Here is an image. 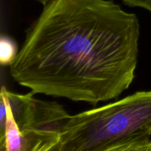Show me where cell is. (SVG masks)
<instances>
[{"label": "cell", "mask_w": 151, "mask_h": 151, "mask_svg": "<svg viewBox=\"0 0 151 151\" xmlns=\"http://www.w3.org/2000/svg\"><path fill=\"white\" fill-rule=\"evenodd\" d=\"M139 24L113 0H51L10 66L33 94L97 105L135 77Z\"/></svg>", "instance_id": "cell-1"}, {"label": "cell", "mask_w": 151, "mask_h": 151, "mask_svg": "<svg viewBox=\"0 0 151 151\" xmlns=\"http://www.w3.org/2000/svg\"><path fill=\"white\" fill-rule=\"evenodd\" d=\"M151 91L70 116L49 151H111L150 139Z\"/></svg>", "instance_id": "cell-2"}, {"label": "cell", "mask_w": 151, "mask_h": 151, "mask_svg": "<svg viewBox=\"0 0 151 151\" xmlns=\"http://www.w3.org/2000/svg\"><path fill=\"white\" fill-rule=\"evenodd\" d=\"M1 93L5 97L20 131L35 130L59 134L70 116L61 105L34 98L32 92L16 94L2 87Z\"/></svg>", "instance_id": "cell-3"}, {"label": "cell", "mask_w": 151, "mask_h": 151, "mask_svg": "<svg viewBox=\"0 0 151 151\" xmlns=\"http://www.w3.org/2000/svg\"><path fill=\"white\" fill-rule=\"evenodd\" d=\"M16 43L9 37L1 35L0 38V63L2 66H10L18 55Z\"/></svg>", "instance_id": "cell-4"}, {"label": "cell", "mask_w": 151, "mask_h": 151, "mask_svg": "<svg viewBox=\"0 0 151 151\" xmlns=\"http://www.w3.org/2000/svg\"><path fill=\"white\" fill-rule=\"evenodd\" d=\"M111 151H151V140L133 143Z\"/></svg>", "instance_id": "cell-5"}, {"label": "cell", "mask_w": 151, "mask_h": 151, "mask_svg": "<svg viewBox=\"0 0 151 151\" xmlns=\"http://www.w3.org/2000/svg\"><path fill=\"white\" fill-rule=\"evenodd\" d=\"M122 2L129 7H139L151 12V0H122Z\"/></svg>", "instance_id": "cell-6"}, {"label": "cell", "mask_w": 151, "mask_h": 151, "mask_svg": "<svg viewBox=\"0 0 151 151\" xmlns=\"http://www.w3.org/2000/svg\"><path fill=\"white\" fill-rule=\"evenodd\" d=\"M36 1H38V2H40V3H41L42 4H44V5H46L47 3L50 2L51 0H36Z\"/></svg>", "instance_id": "cell-7"}, {"label": "cell", "mask_w": 151, "mask_h": 151, "mask_svg": "<svg viewBox=\"0 0 151 151\" xmlns=\"http://www.w3.org/2000/svg\"><path fill=\"white\" fill-rule=\"evenodd\" d=\"M0 151H5V149L2 145H0Z\"/></svg>", "instance_id": "cell-8"}]
</instances>
